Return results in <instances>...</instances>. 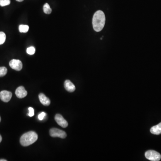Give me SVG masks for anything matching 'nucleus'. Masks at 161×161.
I'll list each match as a JSON object with an SVG mask.
<instances>
[{"mask_svg":"<svg viewBox=\"0 0 161 161\" xmlns=\"http://www.w3.org/2000/svg\"><path fill=\"white\" fill-rule=\"evenodd\" d=\"M145 157L152 161H158L161 159V155L155 150H148L145 153Z\"/></svg>","mask_w":161,"mask_h":161,"instance_id":"3","label":"nucleus"},{"mask_svg":"<svg viewBox=\"0 0 161 161\" xmlns=\"http://www.w3.org/2000/svg\"><path fill=\"white\" fill-rule=\"evenodd\" d=\"M150 132L155 135H159L161 133V122L157 125L152 127L150 129Z\"/></svg>","mask_w":161,"mask_h":161,"instance_id":"11","label":"nucleus"},{"mask_svg":"<svg viewBox=\"0 0 161 161\" xmlns=\"http://www.w3.org/2000/svg\"><path fill=\"white\" fill-rule=\"evenodd\" d=\"M29 27L26 25H20L19 26V31L21 33H26L29 30Z\"/></svg>","mask_w":161,"mask_h":161,"instance_id":"12","label":"nucleus"},{"mask_svg":"<svg viewBox=\"0 0 161 161\" xmlns=\"http://www.w3.org/2000/svg\"><path fill=\"white\" fill-rule=\"evenodd\" d=\"M15 94L18 98L23 99L27 95L28 92L25 89V88L21 86V87L17 88L16 91H15Z\"/></svg>","mask_w":161,"mask_h":161,"instance_id":"8","label":"nucleus"},{"mask_svg":"<svg viewBox=\"0 0 161 161\" xmlns=\"http://www.w3.org/2000/svg\"><path fill=\"white\" fill-rule=\"evenodd\" d=\"M9 65L12 69L16 71H20L23 68V64L19 60H12Z\"/></svg>","mask_w":161,"mask_h":161,"instance_id":"5","label":"nucleus"},{"mask_svg":"<svg viewBox=\"0 0 161 161\" xmlns=\"http://www.w3.org/2000/svg\"><path fill=\"white\" fill-rule=\"evenodd\" d=\"M1 140H2V137H1V135H0V143L1 142Z\"/></svg>","mask_w":161,"mask_h":161,"instance_id":"21","label":"nucleus"},{"mask_svg":"<svg viewBox=\"0 0 161 161\" xmlns=\"http://www.w3.org/2000/svg\"><path fill=\"white\" fill-rule=\"evenodd\" d=\"M38 139V135L35 132L30 131L25 133L20 138V142L21 145L28 146L35 143Z\"/></svg>","mask_w":161,"mask_h":161,"instance_id":"2","label":"nucleus"},{"mask_svg":"<svg viewBox=\"0 0 161 161\" xmlns=\"http://www.w3.org/2000/svg\"><path fill=\"white\" fill-rule=\"evenodd\" d=\"M55 120L56 122L61 127L65 128L68 126V123L67 121L60 114H57L55 116Z\"/></svg>","mask_w":161,"mask_h":161,"instance_id":"6","label":"nucleus"},{"mask_svg":"<svg viewBox=\"0 0 161 161\" xmlns=\"http://www.w3.org/2000/svg\"><path fill=\"white\" fill-rule=\"evenodd\" d=\"M43 12L46 14H49L52 13V9L48 3H45L43 6Z\"/></svg>","mask_w":161,"mask_h":161,"instance_id":"13","label":"nucleus"},{"mask_svg":"<svg viewBox=\"0 0 161 161\" xmlns=\"http://www.w3.org/2000/svg\"><path fill=\"white\" fill-rule=\"evenodd\" d=\"M1 118L0 117V122H1Z\"/></svg>","mask_w":161,"mask_h":161,"instance_id":"23","label":"nucleus"},{"mask_svg":"<svg viewBox=\"0 0 161 161\" xmlns=\"http://www.w3.org/2000/svg\"><path fill=\"white\" fill-rule=\"evenodd\" d=\"M16 1H18V2H22L24 0H16Z\"/></svg>","mask_w":161,"mask_h":161,"instance_id":"20","label":"nucleus"},{"mask_svg":"<svg viewBox=\"0 0 161 161\" xmlns=\"http://www.w3.org/2000/svg\"><path fill=\"white\" fill-rule=\"evenodd\" d=\"M29 111V113L28 114V116H29L30 117H32L34 116V110L32 107H29L28 109Z\"/></svg>","mask_w":161,"mask_h":161,"instance_id":"18","label":"nucleus"},{"mask_svg":"<svg viewBox=\"0 0 161 161\" xmlns=\"http://www.w3.org/2000/svg\"><path fill=\"white\" fill-rule=\"evenodd\" d=\"M0 161H7L6 159H0Z\"/></svg>","mask_w":161,"mask_h":161,"instance_id":"22","label":"nucleus"},{"mask_svg":"<svg viewBox=\"0 0 161 161\" xmlns=\"http://www.w3.org/2000/svg\"><path fill=\"white\" fill-rule=\"evenodd\" d=\"M46 116V114L45 112H42L40 113V114H39V116H38V119H39V120L40 121H42L43 119H44V117Z\"/></svg>","mask_w":161,"mask_h":161,"instance_id":"19","label":"nucleus"},{"mask_svg":"<svg viewBox=\"0 0 161 161\" xmlns=\"http://www.w3.org/2000/svg\"><path fill=\"white\" fill-rule=\"evenodd\" d=\"M7 73V69L5 67H0V77L6 75Z\"/></svg>","mask_w":161,"mask_h":161,"instance_id":"15","label":"nucleus"},{"mask_svg":"<svg viewBox=\"0 0 161 161\" xmlns=\"http://www.w3.org/2000/svg\"><path fill=\"white\" fill-rule=\"evenodd\" d=\"M35 52V49L34 47H30L26 49V52L30 55L34 54Z\"/></svg>","mask_w":161,"mask_h":161,"instance_id":"17","label":"nucleus"},{"mask_svg":"<svg viewBox=\"0 0 161 161\" xmlns=\"http://www.w3.org/2000/svg\"><path fill=\"white\" fill-rule=\"evenodd\" d=\"M39 99L40 103L44 106H49L50 104V99L43 94L40 93L39 95Z\"/></svg>","mask_w":161,"mask_h":161,"instance_id":"10","label":"nucleus"},{"mask_svg":"<svg viewBox=\"0 0 161 161\" xmlns=\"http://www.w3.org/2000/svg\"><path fill=\"white\" fill-rule=\"evenodd\" d=\"M11 4V0H0V6L3 7Z\"/></svg>","mask_w":161,"mask_h":161,"instance_id":"16","label":"nucleus"},{"mask_svg":"<svg viewBox=\"0 0 161 161\" xmlns=\"http://www.w3.org/2000/svg\"><path fill=\"white\" fill-rule=\"evenodd\" d=\"M49 133L50 136L53 138L58 137V138L64 139L67 136L66 133L65 131L56 128H52L50 129Z\"/></svg>","mask_w":161,"mask_h":161,"instance_id":"4","label":"nucleus"},{"mask_svg":"<svg viewBox=\"0 0 161 161\" xmlns=\"http://www.w3.org/2000/svg\"><path fill=\"white\" fill-rule=\"evenodd\" d=\"M6 40V35L3 32H0V45L3 44Z\"/></svg>","mask_w":161,"mask_h":161,"instance_id":"14","label":"nucleus"},{"mask_svg":"<svg viewBox=\"0 0 161 161\" xmlns=\"http://www.w3.org/2000/svg\"><path fill=\"white\" fill-rule=\"evenodd\" d=\"M12 96V94L8 91H3L0 92V99L2 101L6 103H7L10 101Z\"/></svg>","mask_w":161,"mask_h":161,"instance_id":"7","label":"nucleus"},{"mask_svg":"<svg viewBox=\"0 0 161 161\" xmlns=\"http://www.w3.org/2000/svg\"><path fill=\"white\" fill-rule=\"evenodd\" d=\"M106 18L102 11H98L94 13L92 19V24L94 30L96 32L102 30L104 26Z\"/></svg>","mask_w":161,"mask_h":161,"instance_id":"1","label":"nucleus"},{"mask_svg":"<svg viewBox=\"0 0 161 161\" xmlns=\"http://www.w3.org/2000/svg\"><path fill=\"white\" fill-rule=\"evenodd\" d=\"M64 87L66 91L70 92L74 91L76 89L74 85L69 80L65 81L64 83Z\"/></svg>","mask_w":161,"mask_h":161,"instance_id":"9","label":"nucleus"}]
</instances>
